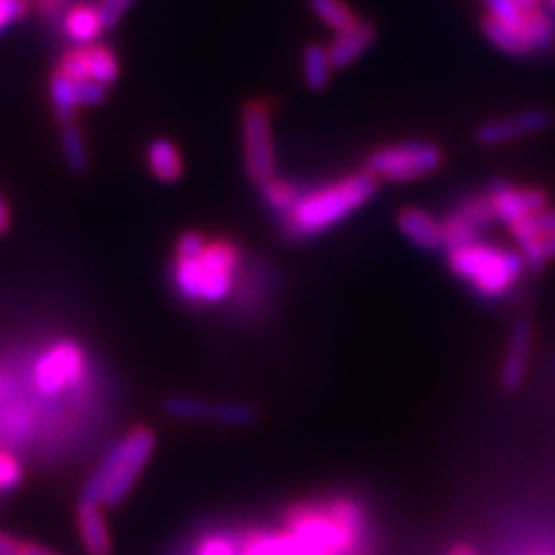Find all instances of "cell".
I'll return each instance as SVG.
<instances>
[{"label":"cell","instance_id":"1","mask_svg":"<svg viewBox=\"0 0 555 555\" xmlns=\"http://www.w3.org/2000/svg\"><path fill=\"white\" fill-rule=\"evenodd\" d=\"M238 269L241 250L236 243L183 232L173 246L171 285L188 304L214 306L230 297Z\"/></svg>","mask_w":555,"mask_h":555},{"label":"cell","instance_id":"2","mask_svg":"<svg viewBox=\"0 0 555 555\" xmlns=\"http://www.w3.org/2000/svg\"><path fill=\"white\" fill-rule=\"evenodd\" d=\"M28 387L49 405H86L93 396V359L75 338L44 343L28 363Z\"/></svg>","mask_w":555,"mask_h":555},{"label":"cell","instance_id":"3","mask_svg":"<svg viewBox=\"0 0 555 555\" xmlns=\"http://www.w3.org/2000/svg\"><path fill=\"white\" fill-rule=\"evenodd\" d=\"M377 193V179L369 171H357L334 183L301 193L299 202L283 218L281 230L292 241L315 238L357 214Z\"/></svg>","mask_w":555,"mask_h":555},{"label":"cell","instance_id":"4","mask_svg":"<svg viewBox=\"0 0 555 555\" xmlns=\"http://www.w3.org/2000/svg\"><path fill=\"white\" fill-rule=\"evenodd\" d=\"M155 451V433L149 426H134L116 438L104 456L95 465L91 477L86 479L79 500L112 509L124 505L134 491L139 477L144 475Z\"/></svg>","mask_w":555,"mask_h":555},{"label":"cell","instance_id":"5","mask_svg":"<svg viewBox=\"0 0 555 555\" xmlns=\"http://www.w3.org/2000/svg\"><path fill=\"white\" fill-rule=\"evenodd\" d=\"M447 262L454 275L483 299L505 297L518 285L526 269L520 253H512L479 238L447 250Z\"/></svg>","mask_w":555,"mask_h":555},{"label":"cell","instance_id":"6","mask_svg":"<svg viewBox=\"0 0 555 555\" xmlns=\"http://www.w3.org/2000/svg\"><path fill=\"white\" fill-rule=\"evenodd\" d=\"M442 158V149L433 142H401L375 149L366 160V171L377 181L412 183L436 173Z\"/></svg>","mask_w":555,"mask_h":555},{"label":"cell","instance_id":"7","mask_svg":"<svg viewBox=\"0 0 555 555\" xmlns=\"http://www.w3.org/2000/svg\"><path fill=\"white\" fill-rule=\"evenodd\" d=\"M243 163L255 185L262 188L275 179V146L271 109L264 100H250L241 112Z\"/></svg>","mask_w":555,"mask_h":555},{"label":"cell","instance_id":"8","mask_svg":"<svg viewBox=\"0 0 555 555\" xmlns=\"http://www.w3.org/2000/svg\"><path fill=\"white\" fill-rule=\"evenodd\" d=\"M54 73L65 75L69 79L93 81L104 86V89H109L112 83L118 81L120 63L116 51L107 44H73V49H67L59 59Z\"/></svg>","mask_w":555,"mask_h":555},{"label":"cell","instance_id":"9","mask_svg":"<svg viewBox=\"0 0 555 555\" xmlns=\"http://www.w3.org/2000/svg\"><path fill=\"white\" fill-rule=\"evenodd\" d=\"M165 414L179 422H214L224 426H250L257 422V412L243 403H220L197 396H169Z\"/></svg>","mask_w":555,"mask_h":555},{"label":"cell","instance_id":"10","mask_svg":"<svg viewBox=\"0 0 555 555\" xmlns=\"http://www.w3.org/2000/svg\"><path fill=\"white\" fill-rule=\"evenodd\" d=\"M107 98V89L93 81H79L69 79L65 75L51 73L49 77V100L59 124H69V120H77V114L81 109L95 107V104L104 102Z\"/></svg>","mask_w":555,"mask_h":555},{"label":"cell","instance_id":"11","mask_svg":"<svg viewBox=\"0 0 555 555\" xmlns=\"http://www.w3.org/2000/svg\"><path fill=\"white\" fill-rule=\"evenodd\" d=\"M553 116L546 109H526L512 116L486 120L477 128V142L483 146H502L530 134L548 130Z\"/></svg>","mask_w":555,"mask_h":555},{"label":"cell","instance_id":"12","mask_svg":"<svg viewBox=\"0 0 555 555\" xmlns=\"http://www.w3.org/2000/svg\"><path fill=\"white\" fill-rule=\"evenodd\" d=\"M442 222H444L447 250L477 241L479 232L489 228L491 222H495L489 195H475L470 199H465Z\"/></svg>","mask_w":555,"mask_h":555},{"label":"cell","instance_id":"13","mask_svg":"<svg viewBox=\"0 0 555 555\" xmlns=\"http://www.w3.org/2000/svg\"><path fill=\"white\" fill-rule=\"evenodd\" d=\"M486 195H489L495 220L507 222V224L526 220L548 208L546 193H542V190L537 188H516L512 183L500 181Z\"/></svg>","mask_w":555,"mask_h":555},{"label":"cell","instance_id":"14","mask_svg":"<svg viewBox=\"0 0 555 555\" xmlns=\"http://www.w3.org/2000/svg\"><path fill=\"white\" fill-rule=\"evenodd\" d=\"M396 224L414 248L428 250V253L447 248L444 222L433 214L424 211V208H416V206L403 208L396 218Z\"/></svg>","mask_w":555,"mask_h":555},{"label":"cell","instance_id":"15","mask_svg":"<svg viewBox=\"0 0 555 555\" xmlns=\"http://www.w3.org/2000/svg\"><path fill=\"white\" fill-rule=\"evenodd\" d=\"M61 33L65 40L73 44H91L98 42L100 35L107 30V24L102 20V12L98 3L91 0H79V3H69L61 14Z\"/></svg>","mask_w":555,"mask_h":555},{"label":"cell","instance_id":"16","mask_svg":"<svg viewBox=\"0 0 555 555\" xmlns=\"http://www.w3.org/2000/svg\"><path fill=\"white\" fill-rule=\"evenodd\" d=\"M77 532L79 542L86 555H112L114 542L107 518H104V507L95 502H77Z\"/></svg>","mask_w":555,"mask_h":555},{"label":"cell","instance_id":"17","mask_svg":"<svg viewBox=\"0 0 555 555\" xmlns=\"http://www.w3.org/2000/svg\"><path fill=\"white\" fill-rule=\"evenodd\" d=\"M532 326L530 322H518L512 332L505 361H502L500 379L507 389H518L524 385L526 373H528V361L532 350Z\"/></svg>","mask_w":555,"mask_h":555},{"label":"cell","instance_id":"18","mask_svg":"<svg viewBox=\"0 0 555 555\" xmlns=\"http://www.w3.org/2000/svg\"><path fill=\"white\" fill-rule=\"evenodd\" d=\"M146 167L160 183H177L181 181L185 163L183 153L177 142H171L169 137H155L146 144L144 151Z\"/></svg>","mask_w":555,"mask_h":555},{"label":"cell","instance_id":"19","mask_svg":"<svg viewBox=\"0 0 555 555\" xmlns=\"http://www.w3.org/2000/svg\"><path fill=\"white\" fill-rule=\"evenodd\" d=\"M373 42H375V28L363 22H359L350 30L338 33L336 40L326 47L334 69H343L347 65H352L354 61H359L371 49Z\"/></svg>","mask_w":555,"mask_h":555},{"label":"cell","instance_id":"20","mask_svg":"<svg viewBox=\"0 0 555 555\" xmlns=\"http://www.w3.org/2000/svg\"><path fill=\"white\" fill-rule=\"evenodd\" d=\"M524 40L528 42L530 51H540V54H546L555 47V24L551 20V14L542 10L540 5L530 8L524 12V20H520L518 26Z\"/></svg>","mask_w":555,"mask_h":555},{"label":"cell","instance_id":"21","mask_svg":"<svg viewBox=\"0 0 555 555\" xmlns=\"http://www.w3.org/2000/svg\"><path fill=\"white\" fill-rule=\"evenodd\" d=\"M61 153L63 160L69 171L83 173L91 165V153L89 142H86V134L77 120H69V124H61Z\"/></svg>","mask_w":555,"mask_h":555},{"label":"cell","instance_id":"22","mask_svg":"<svg viewBox=\"0 0 555 555\" xmlns=\"http://www.w3.org/2000/svg\"><path fill=\"white\" fill-rule=\"evenodd\" d=\"M481 30L486 35V40H489L493 47H498L500 51H505V54H509V56L524 59V56L532 54L528 42L524 40V35H520V30L516 26L500 22L491 14L481 22Z\"/></svg>","mask_w":555,"mask_h":555},{"label":"cell","instance_id":"23","mask_svg":"<svg viewBox=\"0 0 555 555\" xmlns=\"http://www.w3.org/2000/svg\"><path fill=\"white\" fill-rule=\"evenodd\" d=\"M301 69H304V83L312 93L324 91L334 75V65H332V59H328L326 47L308 44L304 49Z\"/></svg>","mask_w":555,"mask_h":555},{"label":"cell","instance_id":"24","mask_svg":"<svg viewBox=\"0 0 555 555\" xmlns=\"http://www.w3.org/2000/svg\"><path fill=\"white\" fill-rule=\"evenodd\" d=\"M308 8L328 30H334L336 35L350 30L352 26L359 24L357 14L345 5L343 0H308Z\"/></svg>","mask_w":555,"mask_h":555},{"label":"cell","instance_id":"25","mask_svg":"<svg viewBox=\"0 0 555 555\" xmlns=\"http://www.w3.org/2000/svg\"><path fill=\"white\" fill-rule=\"evenodd\" d=\"M243 534L232 530H214L202 534L193 546V555H241Z\"/></svg>","mask_w":555,"mask_h":555},{"label":"cell","instance_id":"26","mask_svg":"<svg viewBox=\"0 0 555 555\" xmlns=\"http://www.w3.org/2000/svg\"><path fill=\"white\" fill-rule=\"evenodd\" d=\"M259 190H262V199L269 206V211H273L275 216H281V218H285L294 208V204H297L299 197H301V190L289 181H283V179H271Z\"/></svg>","mask_w":555,"mask_h":555},{"label":"cell","instance_id":"27","mask_svg":"<svg viewBox=\"0 0 555 555\" xmlns=\"http://www.w3.org/2000/svg\"><path fill=\"white\" fill-rule=\"evenodd\" d=\"M24 481V463L10 449L0 447V495H8L20 489Z\"/></svg>","mask_w":555,"mask_h":555},{"label":"cell","instance_id":"28","mask_svg":"<svg viewBox=\"0 0 555 555\" xmlns=\"http://www.w3.org/2000/svg\"><path fill=\"white\" fill-rule=\"evenodd\" d=\"M30 0H0V35L22 22L30 10Z\"/></svg>","mask_w":555,"mask_h":555},{"label":"cell","instance_id":"29","mask_svg":"<svg viewBox=\"0 0 555 555\" xmlns=\"http://www.w3.org/2000/svg\"><path fill=\"white\" fill-rule=\"evenodd\" d=\"M134 3V0H100V12H102V20L107 24V30L112 26H116L120 20H124V14L128 12V8Z\"/></svg>","mask_w":555,"mask_h":555},{"label":"cell","instance_id":"30","mask_svg":"<svg viewBox=\"0 0 555 555\" xmlns=\"http://www.w3.org/2000/svg\"><path fill=\"white\" fill-rule=\"evenodd\" d=\"M30 3L44 20H51V16H59L69 5V0H30Z\"/></svg>","mask_w":555,"mask_h":555},{"label":"cell","instance_id":"31","mask_svg":"<svg viewBox=\"0 0 555 555\" xmlns=\"http://www.w3.org/2000/svg\"><path fill=\"white\" fill-rule=\"evenodd\" d=\"M16 385H20V379H16V375L8 366L0 363V405H3V401L14 391Z\"/></svg>","mask_w":555,"mask_h":555},{"label":"cell","instance_id":"32","mask_svg":"<svg viewBox=\"0 0 555 555\" xmlns=\"http://www.w3.org/2000/svg\"><path fill=\"white\" fill-rule=\"evenodd\" d=\"M24 540H16L14 534L0 530V555H22Z\"/></svg>","mask_w":555,"mask_h":555},{"label":"cell","instance_id":"33","mask_svg":"<svg viewBox=\"0 0 555 555\" xmlns=\"http://www.w3.org/2000/svg\"><path fill=\"white\" fill-rule=\"evenodd\" d=\"M12 228V208L10 202L5 199V195L0 193V236H5Z\"/></svg>","mask_w":555,"mask_h":555},{"label":"cell","instance_id":"34","mask_svg":"<svg viewBox=\"0 0 555 555\" xmlns=\"http://www.w3.org/2000/svg\"><path fill=\"white\" fill-rule=\"evenodd\" d=\"M22 555H61V553L51 551L49 546H42V544H35V542H24V544H22Z\"/></svg>","mask_w":555,"mask_h":555},{"label":"cell","instance_id":"35","mask_svg":"<svg viewBox=\"0 0 555 555\" xmlns=\"http://www.w3.org/2000/svg\"><path fill=\"white\" fill-rule=\"evenodd\" d=\"M449 555H477L470 546H465V544H459V546H454L449 551Z\"/></svg>","mask_w":555,"mask_h":555},{"label":"cell","instance_id":"36","mask_svg":"<svg viewBox=\"0 0 555 555\" xmlns=\"http://www.w3.org/2000/svg\"><path fill=\"white\" fill-rule=\"evenodd\" d=\"M546 255H548V259L555 257V236H551V238L546 241Z\"/></svg>","mask_w":555,"mask_h":555},{"label":"cell","instance_id":"37","mask_svg":"<svg viewBox=\"0 0 555 555\" xmlns=\"http://www.w3.org/2000/svg\"><path fill=\"white\" fill-rule=\"evenodd\" d=\"M516 3L524 8V10H530V8H537V3H540V0H516Z\"/></svg>","mask_w":555,"mask_h":555},{"label":"cell","instance_id":"38","mask_svg":"<svg viewBox=\"0 0 555 555\" xmlns=\"http://www.w3.org/2000/svg\"><path fill=\"white\" fill-rule=\"evenodd\" d=\"M548 8H551V12L555 14V0H548Z\"/></svg>","mask_w":555,"mask_h":555},{"label":"cell","instance_id":"39","mask_svg":"<svg viewBox=\"0 0 555 555\" xmlns=\"http://www.w3.org/2000/svg\"><path fill=\"white\" fill-rule=\"evenodd\" d=\"M486 3H489V0H486Z\"/></svg>","mask_w":555,"mask_h":555}]
</instances>
